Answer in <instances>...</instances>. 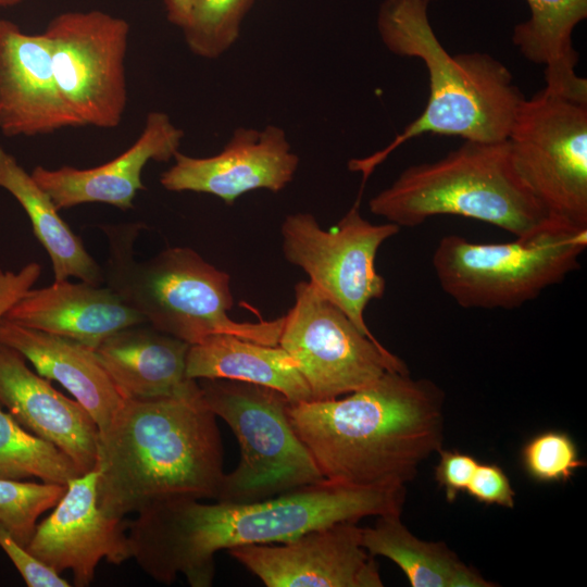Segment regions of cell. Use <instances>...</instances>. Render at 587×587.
Returning a JSON list of instances; mask_svg holds the SVG:
<instances>
[{"instance_id":"6da1fadb","label":"cell","mask_w":587,"mask_h":587,"mask_svg":"<svg viewBox=\"0 0 587 587\" xmlns=\"http://www.w3.org/2000/svg\"><path fill=\"white\" fill-rule=\"evenodd\" d=\"M405 487L361 488L327 479L253 502L201 503L176 498L149 505L127 521L133 558L154 580L183 574L210 587L216 552L286 542L308 532L366 516L401 514Z\"/></svg>"},{"instance_id":"7a4b0ae2","label":"cell","mask_w":587,"mask_h":587,"mask_svg":"<svg viewBox=\"0 0 587 587\" xmlns=\"http://www.w3.org/2000/svg\"><path fill=\"white\" fill-rule=\"evenodd\" d=\"M445 392L410 372H386L344 398L290 402V423L323 477L400 488L444 442Z\"/></svg>"},{"instance_id":"3957f363","label":"cell","mask_w":587,"mask_h":587,"mask_svg":"<svg viewBox=\"0 0 587 587\" xmlns=\"http://www.w3.org/2000/svg\"><path fill=\"white\" fill-rule=\"evenodd\" d=\"M97 498L123 519L158 502L216 499L223 446L216 416L199 394L125 399L99 430Z\"/></svg>"},{"instance_id":"277c9868","label":"cell","mask_w":587,"mask_h":587,"mask_svg":"<svg viewBox=\"0 0 587 587\" xmlns=\"http://www.w3.org/2000/svg\"><path fill=\"white\" fill-rule=\"evenodd\" d=\"M433 0H384L377 14L380 40L392 53L421 60L428 73L429 96L419 117L384 149L348 167L363 182L394 150L423 134L459 136L495 142L507 139L524 99L508 67L483 52L450 54L437 38L428 17Z\"/></svg>"},{"instance_id":"5b68a950","label":"cell","mask_w":587,"mask_h":587,"mask_svg":"<svg viewBox=\"0 0 587 587\" xmlns=\"http://www.w3.org/2000/svg\"><path fill=\"white\" fill-rule=\"evenodd\" d=\"M145 226H101L108 238L104 283L153 328L189 345L214 334H230L276 346L284 317L259 323L236 322L229 275L187 247L164 249L146 261L135 258V242Z\"/></svg>"},{"instance_id":"8992f818","label":"cell","mask_w":587,"mask_h":587,"mask_svg":"<svg viewBox=\"0 0 587 587\" xmlns=\"http://www.w3.org/2000/svg\"><path fill=\"white\" fill-rule=\"evenodd\" d=\"M370 211L401 227L458 215L527 238L550 222L516 174L507 140H464L444 158L403 170L369 201Z\"/></svg>"},{"instance_id":"52a82bcc","label":"cell","mask_w":587,"mask_h":587,"mask_svg":"<svg viewBox=\"0 0 587 587\" xmlns=\"http://www.w3.org/2000/svg\"><path fill=\"white\" fill-rule=\"evenodd\" d=\"M587 230L550 224L511 242L479 243L444 236L432 264L439 286L465 309L511 310L536 299L579 267Z\"/></svg>"},{"instance_id":"ba28073f","label":"cell","mask_w":587,"mask_h":587,"mask_svg":"<svg viewBox=\"0 0 587 587\" xmlns=\"http://www.w3.org/2000/svg\"><path fill=\"white\" fill-rule=\"evenodd\" d=\"M208 409L224 420L240 447L216 501L253 502L325 479L289 416L290 401L270 387L232 379H199Z\"/></svg>"},{"instance_id":"9c48e42d","label":"cell","mask_w":587,"mask_h":587,"mask_svg":"<svg viewBox=\"0 0 587 587\" xmlns=\"http://www.w3.org/2000/svg\"><path fill=\"white\" fill-rule=\"evenodd\" d=\"M505 140L516 174L547 218L587 230V103L544 88L520 102Z\"/></svg>"},{"instance_id":"30bf717a","label":"cell","mask_w":587,"mask_h":587,"mask_svg":"<svg viewBox=\"0 0 587 587\" xmlns=\"http://www.w3.org/2000/svg\"><path fill=\"white\" fill-rule=\"evenodd\" d=\"M278 346L296 361L313 400L353 392L386 372H409L399 357L362 333L305 280L295 286V303L284 316Z\"/></svg>"},{"instance_id":"8fae6325","label":"cell","mask_w":587,"mask_h":587,"mask_svg":"<svg viewBox=\"0 0 587 587\" xmlns=\"http://www.w3.org/2000/svg\"><path fill=\"white\" fill-rule=\"evenodd\" d=\"M359 202L360 197L328 230L311 213L287 215L280 227L282 249L285 259L300 267L309 282L362 333L374 337L365 323L364 311L386 289L375 259L379 247L397 235L400 227L389 222L374 224L362 217Z\"/></svg>"},{"instance_id":"7c38bea8","label":"cell","mask_w":587,"mask_h":587,"mask_svg":"<svg viewBox=\"0 0 587 587\" xmlns=\"http://www.w3.org/2000/svg\"><path fill=\"white\" fill-rule=\"evenodd\" d=\"M43 34L68 108L85 126H118L127 104V21L99 10L63 12Z\"/></svg>"},{"instance_id":"4fadbf2b","label":"cell","mask_w":587,"mask_h":587,"mask_svg":"<svg viewBox=\"0 0 587 587\" xmlns=\"http://www.w3.org/2000/svg\"><path fill=\"white\" fill-rule=\"evenodd\" d=\"M357 522H339L279 544L228 553L267 587H382L377 562L361 544Z\"/></svg>"},{"instance_id":"5bb4252c","label":"cell","mask_w":587,"mask_h":587,"mask_svg":"<svg viewBox=\"0 0 587 587\" xmlns=\"http://www.w3.org/2000/svg\"><path fill=\"white\" fill-rule=\"evenodd\" d=\"M98 471L73 477L53 511L26 548L58 573L70 570L76 587L89 586L102 559L118 565L133 558L127 521L107 515L98 504Z\"/></svg>"},{"instance_id":"9a60e30c","label":"cell","mask_w":587,"mask_h":587,"mask_svg":"<svg viewBox=\"0 0 587 587\" xmlns=\"http://www.w3.org/2000/svg\"><path fill=\"white\" fill-rule=\"evenodd\" d=\"M173 159L174 164L160 176L166 190L210 193L228 205L248 191L283 190L299 165L285 130L275 125L238 127L212 157L193 158L177 151Z\"/></svg>"},{"instance_id":"2e32d148","label":"cell","mask_w":587,"mask_h":587,"mask_svg":"<svg viewBox=\"0 0 587 587\" xmlns=\"http://www.w3.org/2000/svg\"><path fill=\"white\" fill-rule=\"evenodd\" d=\"M84 126L58 88L45 34L0 20V132L33 137Z\"/></svg>"},{"instance_id":"e0dca14e","label":"cell","mask_w":587,"mask_h":587,"mask_svg":"<svg viewBox=\"0 0 587 587\" xmlns=\"http://www.w3.org/2000/svg\"><path fill=\"white\" fill-rule=\"evenodd\" d=\"M184 130L161 111L147 115L138 139L115 159L91 168L36 166L30 173L58 210L101 202L132 209L139 190L146 189L141 173L149 161L167 162L179 151Z\"/></svg>"},{"instance_id":"ac0fdd59","label":"cell","mask_w":587,"mask_h":587,"mask_svg":"<svg viewBox=\"0 0 587 587\" xmlns=\"http://www.w3.org/2000/svg\"><path fill=\"white\" fill-rule=\"evenodd\" d=\"M0 403L27 430L67 454L80 474L95 469L99 428L75 399L34 373L26 359L0 342Z\"/></svg>"},{"instance_id":"d6986e66","label":"cell","mask_w":587,"mask_h":587,"mask_svg":"<svg viewBox=\"0 0 587 587\" xmlns=\"http://www.w3.org/2000/svg\"><path fill=\"white\" fill-rule=\"evenodd\" d=\"M4 319L75 340L93 350L114 333L146 323L109 287L68 279L29 289Z\"/></svg>"},{"instance_id":"ffe728a7","label":"cell","mask_w":587,"mask_h":587,"mask_svg":"<svg viewBox=\"0 0 587 587\" xmlns=\"http://www.w3.org/2000/svg\"><path fill=\"white\" fill-rule=\"evenodd\" d=\"M146 324L123 328L95 349L122 396L150 399L199 394L198 380L186 375L190 345Z\"/></svg>"},{"instance_id":"44dd1931","label":"cell","mask_w":587,"mask_h":587,"mask_svg":"<svg viewBox=\"0 0 587 587\" xmlns=\"http://www.w3.org/2000/svg\"><path fill=\"white\" fill-rule=\"evenodd\" d=\"M0 342L18 351L37 373L61 384L104 429L125 398L112 382L93 349L75 340L0 322Z\"/></svg>"},{"instance_id":"7402d4cb","label":"cell","mask_w":587,"mask_h":587,"mask_svg":"<svg viewBox=\"0 0 587 587\" xmlns=\"http://www.w3.org/2000/svg\"><path fill=\"white\" fill-rule=\"evenodd\" d=\"M186 375L191 379H232L280 391L290 402L312 401L294 358L278 345H263L230 334H214L190 345Z\"/></svg>"},{"instance_id":"603a6c76","label":"cell","mask_w":587,"mask_h":587,"mask_svg":"<svg viewBox=\"0 0 587 587\" xmlns=\"http://www.w3.org/2000/svg\"><path fill=\"white\" fill-rule=\"evenodd\" d=\"M530 16L513 29L512 41L534 63L544 65L545 89L587 102V80L576 73L573 32L587 16V0H526Z\"/></svg>"},{"instance_id":"cb8c5ba5","label":"cell","mask_w":587,"mask_h":587,"mask_svg":"<svg viewBox=\"0 0 587 587\" xmlns=\"http://www.w3.org/2000/svg\"><path fill=\"white\" fill-rule=\"evenodd\" d=\"M0 187L25 210L34 234L50 257L54 280L76 277L92 285L104 283V273L86 250L82 239L59 215L50 196L32 174L0 146Z\"/></svg>"},{"instance_id":"d4e9b609","label":"cell","mask_w":587,"mask_h":587,"mask_svg":"<svg viewBox=\"0 0 587 587\" xmlns=\"http://www.w3.org/2000/svg\"><path fill=\"white\" fill-rule=\"evenodd\" d=\"M401 514L378 516L373 527H362L361 544L373 557L396 563L412 587H495L465 564L444 541L415 537L401 522Z\"/></svg>"},{"instance_id":"484cf974","label":"cell","mask_w":587,"mask_h":587,"mask_svg":"<svg viewBox=\"0 0 587 587\" xmlns=\"http://www.w3.org/2000/svg\"><path fill=\"white\" fill-rule=\"evenodd\" d=\"M82 475L73 460L53 444L23 427L0 408V478L66 485Z\"/></svg>"},{"instance_id":"4316f807","label":"cell","mask_w":587,"mask_h":587,"mask_svg":"<svg viewBox=\"0 0 587 587\" xmlns=\"http://www.w3.org/2000/svg\"><path fill=\"white\" fill-rule=\"evenodd\" d=\"M254 0H190L182 29L189 50L216 59L237 40L241 22Z\"/></svg>"},{"instance_id":"83f0119b","label":"cell","mask_w":587,"mask_h":587,"mask_svg":"<svg viewBox=\"0 0 587 587\" xmlns=\"http://www.w3.org/2000/svg\"><path fill=\"white\" fill-rule=\"evenodd\" d=\"M66 485L33 483L0 478V523L11 536L26 547L38 517L53 509L64 495Z\"/></svg>"},{"instance_id":"f1b7e54d","label":"cell","mask_w":587,"mask_h":587,"mask_svg":"<svg viewBox=\"0 0 587 587\" xmlns=\"http://www.w3.org/2000/svg\"><path fill=\"white\" fill-rule=\"evenodd\" d=\"M521 461L526 474L538 483H566L586 466L574 439L561 430H546L529 438L521 450Z\"/></svg>"},{"instance_id":"f546056e","label":"cell","mask_w":587,"mask_h":587,"mask_svg":"<svg viewBox=\"0 0 587 587\" xmlns=\"http://www.w3.org/2000/svg\"><path fill=\"white\" fill-rule=\"evenodd\" d=\"M0 547L12 561L28 587H70L60 573L36 558L17 542L0 523Z\"/></svg>"},{"instance_id":"4dcf8cb0","label":"cell","mask_w":587,"mask_h":587,"mask_svg":"<svg viewBox=\"0 0 587 587\" xmlns=\"http://www.w3.org/2000/svg\"><path fill=\"white\" fill-rule=\"evenodd\" d=\"M465 491L477 502L512 509L515 491L510 478L497 463H478Z\"/></svg>"},{"instance_id":"1f68e13d","label":"cell","mask_w":587,"mask_h":587,"mask_svg":"<svg viewBox=\"0 0 587 587\" xmlns=\"http://www.w3.org/2000/svg\"><path fill=\"white\" fill-rule=\"evenodd\" d=\"M438 452L435 480L444 489L447 501L452 503L460 492L465 491L479 462L473 455L458 450L441 448Z\"/></svg>"},{"instance_id":"d6a6232c","label":"cell","mask_w":587,"mask_h":587,"mask_svg":"<svg viewBox=\"0 0 587 587\" xmlns=\"http://www.w3.org/2000/svg\"><path fill=\"white\" fill-rule=\"evenodd\" d=\"M41 274V265L30 262L18 272L4 271L0 267V322L8 311L22 298Z\"/></svg>"},{"instance_id":"836d02e7","label":"cell","mask_w":587,"mask_h":587,"mask_svg":"<svg viewBox=\"0 0 587 587\" xmlns=\"http://www.w3.org/2000/svg\"><path fill=\"white\" fill-rule=\"evenodd\" d=\"M164 3L168 21L182 28L188 16L190 0H164Z\"/></svg>"},{"instance_id":"e575fe53","label":"cell","mask_w":587,"mask_h":587,"mask_svg":"<svg viewBox=\"0 0 587 587\" xmlns=\"http://www.w3.org/2000/svg\"><path fill=\"white\" fill-rule=\"evenodd\" d=\"M23 0H0V7H12L22 2Z\"/></svg>"}]
</instances>
